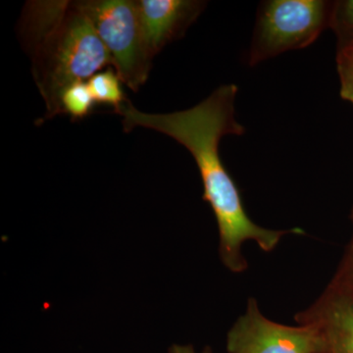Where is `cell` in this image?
<instances>
[{
    "instance_id": "obj_3",
    "label": "cell",
    "mask_w": 353,
    "mask_h": 353,
    "mask_svg": "<svg viewBox=\"0 0 353 353\" xmlns=\"http://www.w3.org/2000/svg\"><path fill=\"white\" fill-rule=\"evenodd\" d=\"M332 6L333 1L325 0L261 2L248 54L250 66L314 43L330 27Z\"/></svg>"
},
{
    "instance_id": "obj_8",
    "label": "cell",
    "mask_w": 353,
    "mask_h": 353,
    "mask_svg": "<svg viewBox=\"0 0 353 353\" xmlns=\"http://www.w3.org/2000/svg\"><path fill=\"white\" fill-rule=\"evenodd\" d=\"M87 82L95 102L110 106L114 109L112 113L117 112L128 101L122 80L112 68L102 70Z\"/></svg>"
},
{
    "instance_id": "obj_13",
    "label": "cell",
    "mask_w": 353,
    "mask_h": 353,
    "mask_svg": "<svg viewBox=\"0 0 353 353\" xmlns=\"http://www.w3.org/2000/svg\"><path fill=\"white\" fill-rule=\"evenodd\" d=\"M167 353H213L211 347H206L202 352H196V348L192 345H172Z\"/></svg>"
},
{
    "instance_id": "obj_5",
    "label": "cell",
    "mask_w": 353,
    "mask_h": 353,
    "mask_svg": "<svg viewBox=\"0 0 353 353\" xmlns=\"http://www.w3.org/2000/svg\"><path fill=\"white\" fill-rule=\"evenodd\" d=\"M228 353H321L319 336L308 325L288 326L262 314L255 299L227 336Z\"/></svg>"
},
{
    "instance_id": "obj_6",
    "label": "cell",
    "mask_w": 353,
    "mask_h": 353,
    "mask_svg": "<svg viewBox=\"0 0 353 353\" xmlns=\"http://www.w3.org/2000/svg\"><path fill=\"white\" fill-rule=\"evenodd\" d=\"M299 325L312 327L321 353H353V294L330 283L312 305L297 313Z\"/></svg>"
},
{
    "instance_id": "obj_4",
    "label": "cell",
    "mask_w": 353,
    "mask_h": 353,
    "mask_svg": "<svg viewBox=\"0 0 353 353\" xmlns=\"http://www.w3.org/2000/svg\"><path fill=\"white\" fill-rule=\"evenodd\" d=\"M97 34L110 54L114 70L123 83L138 92L145 85L152 67L137 0L82 1Z\"/></svg>"
},
{
    "instance_id": "obj_1",
    "label": "cell",
    "mask_w": 353,
    "mask_h": 353,
    "mask_svg": "<svg viewBox=\"0 0 353 353\" xmlns=\"http://www.w3.org/2000/svg\"><path fill=\"white\" fill-rule=\"evenodd\" d=\"M239 88L223 85L194 108L172 113H146L128 99L115 114L123 117L124 132L134 128L154 130L185 146L196 160L203 201L214 213L219 231V254L222 263L233 273H243L248 262L243 245L252 241L265 252H271L281 239L292 231L270 230L250 219L243 206L238 185L221 159V139L227 134L241 136L245 128L236 119L234 101Z\"/></svg>"
},
{
    "instance_id": "obj_10",
    "label": "cell",
    "mask_w": 353,
    "mask_h": 353,
    "mask_svg": "<svg viewBox=\"0 0 353 353\" xmlns=\"http://www.w3.org/2000/svg\"><path fill=\"white\" fill-rule=\"evenodd\" d=\"M329 28L338 39V48L353 43V0L333 1Z\"/></svg>"
},
{
    "instance_id": "obj_9",
    "label": "cell",
    "mask_w": 353,
    "mask_h": 353,
    "mask_svg": "<svg viewBox=\"0 0 353 353\" xmlns=\"http://www.w3.org/2000/svg\"><path fill=\"white\" fill-rule=\"evenodd\" d=\"M94 95L88 82L80 81L72 83L62 92L60 105L61 113L68 114L73 122L85 119L92 113L95 108Z\"/></svg>"
},
{
    "instance_id": "obj_11",
    "label": "cell",
    "mask_w": 353,
    "mask_h": 353,
    "mask_svg": "<svg viewBox=\"0 0 353 353\" xmlns=\"http://www.w3.org/2000/svg\"><path fill=\"white\" fill-rule=\"evenodd\" d=\"M336 61L341 99L353 104V43L338 48Z\"/></svg>"
},
{
    "instance_id": "obj_7",
    "label": "cell",
    "mask_w": 353,
    "mask_h": 353,
    "mask_svg": "<svg viewBox=\"0 0 353 353\" xmlns=\"http://www.w3.org/2000/svg\"><path fill=\"white\" fill-rule=\"evenodd\" d=\"M148 48L153 55L183 38L206 6L199 0H137Z\"/></svg>"
},
{
    "instance_id": "obj_14",
    "label": "cell",
    "mask_w": 353,
    "mask_h": 353,
    "mask_svg": "<svg viewBox=\"0 0 353 353\" xmlns=\"http://www.w3.org/2000/svg\"><path fill=\"white\" fill-rule=\"evenodd\" d=\"M350 218H352V221L353 222V208H352V214H350Z\"/></svg>"
},
{
    "instance_id": "obj_2",
    "label": "cell",
    "mask_w": 353,
    "mask_h": 353,
    "mask_svg": "<svg viewBox=\"0 0 353 353\" xmlns=\"http://www.w3.org/2000/svg\"><path fill=\"white\" fill-rule=\"evenodd\" d=\"M20 41L32 62L34 82L46 102L38 123L62 115V92L112 65L82 1L34 0L21 14Z\"/></svg>"
},
{
    "instance_id": "obj_12",
    "label": "cell",
    "mask_w": 353,
    "mask_h": 353,
    "mask_svg": "<svg viewBox=\"0 0 353 353\" xmlns=\"http://www.w3.org/2000/svg\"><path fill=\"white\" fill-rule=\"evenodd\" d=\"M331 283L353 294V234Z\"/></svg>"
}]
</instances>
